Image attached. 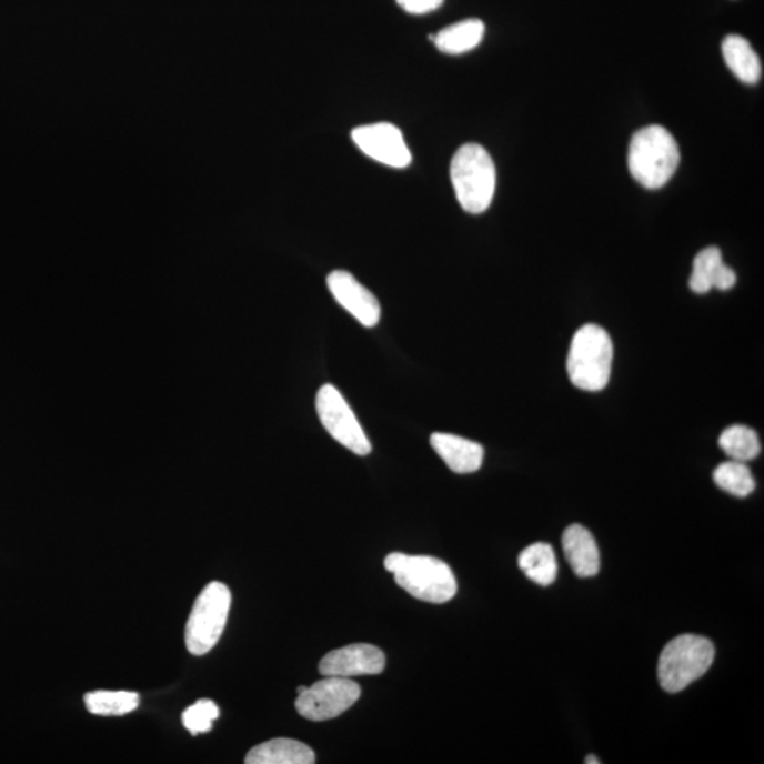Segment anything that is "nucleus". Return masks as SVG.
Returning <instances> with one entry per match:
<instances>
[{"label":"nucleus","mask_w":764,"mask_h":764,"mask_svg":"<svg viewBox=\"0 0 764 764\" xmlns=\"http://www.w3.org/2000/svg\"><path fill=\"white\" fill-rule=\"evenodd\" d=\"M360 696V685L354 681L324 677L299 694L295 705L299 715L309 721L323 722L344 714Z\"/></svg>","instance_id":"7"},{"label":"nucleus","mask_w":764,"mask_h":764,"mask_svg":"<svg viewBox=\"0 0 764 764\" xmlns=\"http://www.w3.org/2000/svg\"><path fill=\"white\" fill-rule=\"evenodd\" d=\"M351 138L366 157L386 167L404 169L412 157L402 132L389 122L355 128Z\"/></svg>","instance_id":"9"},{"label":"nucleus","mask_w":764,"mask_h":764,"mask_svg":"<svg viewBox=\"0 0 764 764\" xmlns=\"http://www.w3.org/2000/svg\"><path fill=\"white\" fill-rule=\"evenodd\" d=\"M385 668V655L371 644H350L324 655L319 664L323 677H359L381 674Z\"/></svg>","instance_id":"10"},{"label":"nucleus","mask_w":764,"mask_h":764,"mask_svg":"<svg viewBox=\"0 0 764 764\" xmlns=\"http://www.w3.org/2000/svg\"><path fill=\"white\" fill-rule=\"evenodd\" d=\"M451 180L459 204L470 214L490 208L495 191V167L486 149L466 143L458 149L451 163Z\"/></svg>","instance_id":"3"},{"label":"nucleus","mask_w":764,"mask_h":764,"mask_svg":"<svg viewBox=\"0 0 764 764\" xmlns=\"http://www.w3.org/2000/svg\"><path fill=\"white\" fill-rule=\"evenodd\" d=\"M486 26L480 19H466L448 26L431 40L436 48L446 54H462L476 49L484 38Z\"/></svg>","instance_id":"17"},{"label":"nucleus","mask_w":764,"mask_h":764,"mask_svg":"<svg viewBox=\"0 0 764 764\" xmlns=\"http://www.w3.org/2000/svg\"><path fill=\"white\" fill-rule=\"evenodd\" d=\"M87 710L94 715L120 716L138 708L139 695L129 691H94L86 695Z\"/></svg>","instance_id":"19"},{"label":"nucleus","mask_w":764,"mask_h":764,"mask_svg":"<svg viewBox=\"0 0 764 764\" xmlns=\"http://www.w3.org/2000/svg\"><path fill=\"white\" fill-rule=\"evenodd\" d=\"M715 659L711 640L683 634L665 645L659 660V680L667 693H680L710 670Z\"/></svg>","instance_id":"5"},{"label":"nucleus","mask_w":764,"mask_h":764,"mask_svg":"<svg viewBox=\"0 0 764 764\" xmlns=\"http://www.w3.org/2000/svg\"><path fill=\"white\" fill-rule=\"evenodd\" d=\"M735 283L736 273L722 261L720 248H705L695 257L693 275L690 278V288L693 292L704 295L714 288L730 291Z\"/></svg>","instance_id":"13"},{"label":"nucleus","mask_w":764,"mask_h":764,"mask_svg":"<svg viewBox=\"0 0 764 764\" xmlns=\"http://www.w3.org/2000/svg\"><path fill=\"white\" fill-rule=\"evenodd\" d=\"M396 3L408 13L425 14L441 8L443 0H396Z\"/></svg>","instance_id":"23"},{"label":"nucleus","mask_w":764,"mask_h":764,"mask_svg":"<svg viewBox=\"0 0 764 764\" xmlns=\"http://www.w3.org/2000/svg\"><path fill=\"white\" fill-rule=\"evenodd\" d=\"M722 54L733 76L745 84H757L762 79L761 59L748 40L731 34L722 43Z\"/></svg>","instance_id":"16"},{"label":"nucleus","mask_w":764,"mask_h":764,"mask_svg":"<svg viewBox=\"0 0 764 764\" xmlns=\"http://www.w3.org/2000/svg\"><path fill=\"white\" fill-rule=\"evenodd\" d=\"M714 480L717 487L736 497H747L756 487L751 469L737 461L721 463L715 469Z\"/></svg>","instance_id":"21"},{"label":"nucleus","mask_w":764,"mask_h":764,"mask_svg":"<svg viewBox=\"0 0 764 764\" xmlns=\"http://www.w3.org/2000/svg\"><path fill=\"white\" fill-rule=\"evenodd\" d=\"M681 160L677 141L659 125L640 129L629 148V170L643 188L657 190L667 184Z\"/></svg>","instance_id":"2"},{"label":"nucleus","mask_w":764,"mask_h":764,"mask_svg":"<svg viewBox=\"0 0 764 764\" xmlns=\"http://www.w3.org/2000/svg\"><path fill=\"white\" fill-rule=\"evenodd\" d=\"M585 763H587V764H592V763L599 764V763H602V762L599 761V758H596L595 756H587Z\"/></svg>","instance_id":"24"},{"label":"nucleus","mask_w":764,"mask_h":764,"mask_svg":"<svg viewBox=\"0 0 764 764\" xmlns=\"http://www.w3.org/2000/svg\"><path fill=\"white\" fill-rule=\"evenodd\" d=\"M720 446L732 461L746 463L761 453V441L751 428L733 425L720 436Z\"/></svg>","instance_id":"20"},{"label":"nucleus","mask_w":764,"mask_h":764,"mask_svg":"<svg viewBox=\"0 0 764 764\" xmlns=\"http://www.w3.org/2000/svg\"><path fill=\"white\" fill-rule=\"evenodd\" d=\"M219 716V706L213 701L201 700L183 712L182 721L185 730L195 736L213 730L214 721Z\"/></svg>","instance_id":"22"},{"label":"nucleus","mask_w":764,"mask_h":764,"mask_svg":"<svg viewBox=\"0 0 764 764\" xmlns=\"http://www.w3.org/2000/svg\"><path fill=\"white\" fill-rule=\"evenodd\" d=\"M316 410L320 422L340 445L359 456L371 452V443L358 418L333 385L326 384L319 390Z\"/></svg>","instance_id":"8"},{"label":"nucleus","mask_w":764,"mask_h":764,"mask_svg":"<svg viewBox=\"0 0 764 764\" xmlns=\"http://www.w3.org/2000/svg\"><path fill=\"white\" fill-rule=\"evenodd\" d=\"M231 607V592L221 582L205 586L191 609L185 624V645L193 655H204L214 649L223 634Z\"/></svg>","instance_id":"6"},{"label":"nucleus","mask_w":764,"mask_h":764,"mask_svg":"<svg viewBox=\"0 0 764 764\" xmlns=\"http://www.w3.org/2000/svg\"><path fill=\"white\" fill-rule=\"evenodd\" d=\"M384 566L394 575L396 585L418 601L446 603L456 595V577L451 566L438 557L392 552Z\"/></svg>","instance_id":"1"},{"label":"nucleus","mask_w":764,"mask_h":764,"mask_svg":"<svg viewBox=\"0 0 764 764\" xmlns=\"http://www.w3.org/2000/svg\"><path fill=\"white\" fill-rule=\"evenodd\" d=\"M562 546L572 571L581 577H592L601 570V554L593 535L585 526H567L562 536Z\"/></svg>","instance_id":"14"},{"label":"nucleus","mask_w":764,"mask_h":764,"mask_svg":"<svg viewBox=\"0 0 764 764\" xmlns=\"http://www.w3.org/2000/svg\"><path fill=\"white\" fill-rule=\"evenodd\" d=\"M431 445L454 473H474L482 468L484 449L478 442L452 433H433Z\"/></svg>","instance_id":"12"},{"label":"nucleus","mask_w":764,"mask_h":764,"mask_svg":"<svg viewBox=\"0 0 764 764\" xmlns=\"http://www.w3.org/2000/svg\"><path fill=\"white\" fill-rule=\"evenodd\" d=\"M328 286L335 302L364 328H374L380 322L381 306L379 301L351 273L333 271L328 277Z\"/></svg>","instance_id":"11"},{"label":"nucleus","mask_w":764,"mask_h":764,"mask_svg":"<svg viewBox=\"0 0 764 764\" xmlns=\"http://www.w3.org/2000/svg\"><path fill=\"white\" fill-rule=\"evenodd\" d=\"M613 343L605 329L585 324L573 335L567 354V374L583 391H602L611 380Z\"/></svg>","instance_id":"4"},{"label":"nucleus","mask_w":764,"mask_h":764,"mask_svg":"<svg viewBox=\"0 0 764 764\" xmlns=\"http://www.w3.org/2000/svg\"><path fill=\"white\" fill-rule=\"evenodd\" d=\"M519 566L529 580L540 586H550L557 575V562L554 550L544 542H536L521 552Z\"/></svg>","instance_id":"18"},{"label":"nucleus","mask_w":764,"mask_h":764,"mask_svg":"<svg viewBox=\"0 0 764 764\" xmlns=\"http://www.w3.org/2000/svg\"><path fill=\"white\" fill-rule=\"evenodd\" d=\"M316 755L304 743L286 737L261 743L252 747L245 757L247 764H313Z\"/></svg>","instance_id":"15"}]
</instances>
